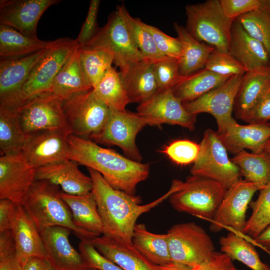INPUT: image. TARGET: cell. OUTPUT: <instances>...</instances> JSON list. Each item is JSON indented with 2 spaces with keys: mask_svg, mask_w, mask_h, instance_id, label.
<instances>
[{
  "mask_svg": "<svg viewBox=\"0 0 270 270\" xmlns=\"http://www.w3.org/2000/svg\"><path fill=\"white\" fill-rule=\"evenodd\" d=\"M136 110L150 126L167 124L178 125L190 131L195 129L197 115L186 110L172 89L158 90L150 98L139 104Z\"/></svg>",
  "mask_w": 270,
  "mask_h": 270,
  "instance_id": "cell-15",
  "label": "cell"
},
{
  "mask_svg": "<svg viewBox=\"0 0 270 270\" xmlns=\"http://www.w3.org/2000/svg\"><path fill=\"white\" fill-rule=\"evenodd\" d=\"M265 185L240 180L228 188L214 218L210 230L213 232L225 228L243 235L246 213L254 194Z\"/></svg>",
  "mask_w": 270,
  "mask_h": 270,
  "instance_id": "cell-12",
  "label": "cell"
},
{
  "mask_svg": "<svg viewBox=\"0 0 270 270\" xmlns=\"http://www.w3.org/2000/svg\"><path fill=\"white\" fill-rule=\"evenodd\" d=\"M133 246L153 264L164 266L172 262L167 234L151 232L143 224H136L132 236Z\"/></svg>",
  "mask_w": 270,
  "mask_h": 270,
  "instance_id": "cell-33",
  "label": "cell"
},
{
  "mask_svg": "<svg viewBox=\"0 0 270 270\" xmlns=\"http://www.w3.org/2000/svg\"><path fill=\"white\" fill-rule=\"evenodd\" d=\"M228 52L247 71L270 65V56L265 47L236 20L232 27Z\"/></svg>",
  "mask_w": 270,
  "mask_h": 270,
  "instance_id": "cell-24",
  "label": "cell"
},
{
  "mask_svg": "<svg viewBox=\"0 0 270 270\" xmlns=\"http://www.w3.org/2000/svg\"><path fill=\"white\" fill-rule=\"evenodd\" d=\"M68 159L100 172L113 188L136 195V188L150 174L148 163L124 157L92 140L72 134L68 136Z\"/></svg>",
  "mask_w": 270,
  "mask_h": 270,
  "instance_id": "cell-2",
  "label": "cell"
},
{
  "mask_svg": "<svg viewBox=\"0 0 270 270\" xmlns=\"http://www.w3.org/2000/svg\"><path fill=\"white\" fill-rule=\"evenodd\" d=\"M220 2L225 16L234 20L261 6V0H220Z\"/></svg>",
  "mask_w": 270,
  "mask_h": 270,
  "instance_id": "cell-49",
  "label": "cell"
},
{
  "mask_svg": "<svg viewBox=\"0 0 270 270\" xmlns=\"http://www.w3.org/2000/svg\"><path fill=\"white\" fill-rule=\"evenodd\" d=\"M200 150V144L188 140H179L167 145L162 152L176 164L186 165L196 160Z\"/></svg>",
  "mask_w": 270,
  "mask_h": 270,
  "instance_id": "cell-44",
  "label": "cell"
},
{
  "mask_svg": "<svg viewBox=\"0 0 270 270\" xmlns=\"http://www.w3.org/2000/svg\"><path fill=\"white\" fill-rule=\"evenodd\" d=\"M270 87V65L248 70L236 98V118L242 120Z\"/></svg>",
  "mask_w": 270,
  "mask_h": 270,
  "instance_id": "cell-26",
  "label": "cell"
},
{
  "mask_svg": "<svg viewBox=\"0 0 270 270\" xmlns=\"http://www.w3.org/2000/svg\"><path fill=\"white\" fill-rule=\"evenodd\" d=\"M84 270H98L95 269V268H86Z\"/></svg>",
  "mask_w": 270,
  "mask_h": 270,
  "instance_id": "cell-58",
  "label": "cell"
},
{
  "mask_svg": "<svg viewBox=\"0 0 270 270\" xmlns=\"http://www.w3.org/2000/svg\"><path fill=\"white\" fill-rule=\"evenodd\" d=\"M248 124H265L270 120V87L242 120Z\"/></svg>",
  "mask_w": 270,
  "mask_h": 270,
  "instance_id": "cell-50",
  "label": "cell"
},
{
  "mask_svg": "<svg viewBox=\"0 0 270 270\" xmlns=\"http://www.w3.org/2000/svg\"><path fill=\"white\" fill-rule=\"evenodd\" d=\"M50 48L20 58L0 60V108L16 110L22 86Z\"/></svg>",
  "mask_w": 270,
  "mask_h": 270,
  "instance_id": "cell-18",
  "label": "cell"
},
{
  "mask_svg": "<svg viewBox=\"0 0 270 270\" xmlns=\"http://www.w3.org/2000/svg\"><path fill=\"white\" fill-rule=\"evenodd\" d=\"M204 68L222 76L244 74L247 72L245 67L229 52H222L216 49L210 54Z\"/></svg>",
  "mask_w": 270,
  "mask_h": 270,
  "instance_id": "cell-43",
  "label": "cell"
},
{
  "mask_svg": "<svg viewBox=\"0 0 270 270\" xmlns=\"http://www.w3.org/2000/svg\"><path fill=\"white\" fill-rule=\"evenodd\" d=\"M59 194L70 208L76 227L96 236L103 234L102 222L92 192L84 195H73L60 191Z\"/></svg>",
  "mask_w": 270,
  "mask_h": 270,
  "instance_id": "cell-28",
  "label": "cell"
},
{
  "mask_svg": "<svg viewBox=\"0 0 270 270\" xmlns=\"http://www.w3.org/2000/svg\"><path fill=\"white\" fill-rule=\"evenodd\" d=\"M78 55L84 78L93 89L107 70L112 66L113 57L102 49L85 46L79 47Z\"/></svg>",
  "mask_w": 270,
  "mask_h": 270,
  "instance_id": "cell-39",
  "label": "cell"
},
{
  "mask_svg": "<svg viewBox=\"0 0 270 270\" xmlns=\"http://www.w3.org/2000/svg\"><path fill=\"white\" fill-rule=\"evenodd\" d=\"M69 130H47L28 136L21 153L27 162L37 168L68 159Z\"/></svg>",
  "mask_w": 270,
  "mask_h": 270,
  "instance_id": "cell-16",
  "label": "cell"
},
{
  "mask_svg": "<svg viewBox=\"0 0 270 270\" xmlns=\"http://www.w3.org/2000/svg\"><path fill=\"white\" fill-rule=\"evenodd\" d=\"M147 125L146 120L137 112L110 108L104 128L92 140L96 144L117 146L129 158L141 162L142 156L136 139L138 134Z\"/></svg>",
  "mask_w": 270,
  "mask_h": 270,
  "instance_id": "cell-11",
  "label": "cell"
},
{
  "mask_svg": "<svg viewBox=\"0 0 270 270\" xmlns=\"http://www.w3.org/2000/svg\"><path fill=\"white\" fill-rule=\"evenodd\" d=\"M77 46L55 77L50 94L63 102L72 96L92 90L84 75Z\"/></svg>",
  "mask_w": 270,
  "mask_h": 270,
  "instance_id": "cell-27",
  "label": "cell"
},
{
  "mask_svg": "<svg viewBox=\"0 0 270 270\" xmlns=\"http://www.w3.org/2000/svg\"><path fill=\"white\" fill-rule=\"evenodd\" d=\"M78 249L86 268H92L98 270H124L101 254L88 239L80 240Z\"/></svg>",
  "mask_w": 270,
  "mask_h": 270,
  "instance_id": "cell-46",
  "label": "cell"
},
{
  "mask_svg": "<svg viewBox=\"0 0 270 270\" xmlns=\"http://www.w3.org/2000/svg\"><path fill=\"white\" fill-rule=\"evenodd\" d=\"M85 46L109 52L122 75L144 59L117 10L110 15L106 24L100 28L96 36Z\"/></svg>",
  "mask_w": 270,
  "mask_h": 270,
  "instance_id": "cell-10",
  "label": "cell"
},
{
  "mask_svg": "<svg viewBox=\"0 0 270 270\" xmlns=\"http://www.w3.org/2000/svg\"><path fill=\"white\" fill-rule=\"evenodd\" d=\"M77 46L75 40L70 38L54 40L52 46L22 86L16 99V110L36 97L50 94L55 77Z\"/></svg>",
  "mask_w": 270,
  "mask_h": 270,
  "instance_id": "cell-6",
  "label": "cell"
},
{
  "mask_svg": "<svg viewBox=\"0 0 270 270\" xmlns=\"http://www.w3.org/2000/svg\"><path fill=\"white\" fill-rule=\"evenodd\" d=\"M184 26L197 40L222 52H228L230 33L234 20L226 17L220 0L186 5Z\"/></svg>",
  "mask_w": 270,
  "mask_h": 270,
  "instance_id": "cell-5",
  "label": "cell"
},
{
  "mask_svg": "<svg viewBox=\"0 0 270 270\" xmlns=\"http://www.w3.org/2000/svg\"><path fill=\"white\" fill-rule=\"evenodd\" d=\"M54 41L26 36L11 27L0 24V60L22 58L50 48Z\"/></svg>",
  "mask_w": 270,
  "mask_h": 270,
  "instance_id": "cell-32",
  "label": "cell"
},
{
  "mask_svg": "<svg viewBox=\"0 0 270 270\" xmlns=\"http://www.w3.org/2000/svg\"><path fill=\"white\" fill-rule=\"evenodd\" d=\"M58 188L46 180H36L23 200L22 205L39 232L47 227L60 226L70 228L80 240L96 236L76 226L70 208L60 196Z\"/></svg>",
  "mask_w": 270,
  "mask_h": 270,
  "instance_id": "cell-3",
  "label": "cell"
},
{
  "mask_svg": "<svg viewBox=\"0 0 270 270\" xmlns=\"http://www.w3.org/2000/svg\"><path fill=\"white\" fill-rule=\"evenodd\" d=\"M74 161H64L42 166L36 169V180H46L60 186L62 192L73 195L90 192L92 182L90 176L82 173Z\"/></svg>",
  "mask_w": 270,
  "mask_h": 270,
  "instance_id": "cell-22",
  "label": "cell"
},
{
  "mask_svg": "<svg viewBox=\"0 0 270 270\" xmlns=\"http://www.w3.org/2000/svg\"><path fill=\"white\" fill-rule=\"evenodd\" d=\"M216 133L227 150L235 154L245 149L260 154L270 138V122L242 125L236 122Z\"/></svg>",
  "mask_w": 270,
  "mask_h": 270,
  "instance_id": "cell-21",
  "label": "cell"
},
{
  "mask_svg": "<svg viewBox=\"0 0 270 270\" xmlns=\"http://www.w3.org/2000/svg\"><path fill=\"white\" fill-rule=\"evenodd\" d=\"M62 106L71 133L90 140L102 131L110 110L92 90L75 94L64 100Z\"/></svg>",
  "mask_w": 270,
  "mask_h": 270,
  "instance_id": "cell-7",
  "label": "cell"
},
{
  "mask_svg": "<svg viewBox=\"0 0 270 270\" xmlns=\"http://www.w3.org/2000/svg\"><path fill=\"white\" fill-rule=\"evenodd\" d=\"M166 234L172 262L194 268L215 251L210 237L194 222L176 224Z\"/></svg>",
  "mask_w": 270,
  "mask_h": 270,
  "instance_id": "cell-9",
  "label": "cell"
},
{
  "mask_svg": "<svg viewBox=\"0 0 270 270\" xmlns=\"http://www.w3.org/2000/svg\"><path fill=\"white\" fill-rule=\"evenodd\" d=\"M252 240L256 244L262 247L270 253V225Z\"/></svg>",
  "mask_w": 270,
  "mask_h": 270,
  "instance_id": "cell-54",
  "label": "cell"
},
{
  "mask_svg": "<svg viewBox=\"0 0 270 270\" xmlns=\"http://www.w3.org/2000/svg\"><path fill=\"white\" fill-rule=\"evenodd\" d=\"M192 268H190L186 266L178 264L174 262L164 266V270H192Z\"/></svg>",
  "mask_w": 270,
  "mask_h": 270,
  "instance_id": "cell-55",
  "label": "cell"
},
{
  "mask_svg": "<svg viewBox=\"0 0 270 270\" xmlns=\"http://www.w3.org/2000/svg\"><path fill=\"white\" fill-rule=\"evenodd\" d=\"M72 230L66 227L54 226L40 232L48 258L61 270H84L83 258L71 245L68 236Z\"/></svg>",
  "mask_w": 270,
  "mask_h": 270,
  "instance_id": "cell-20",
  "label": "cell"
},
{
  "mask_svg": "<svg viewBox=\"0 0 270 270\" xmlns=\"http://www.w3.org/2000/svg\"><path fill=\"white\" fill-rule=\"evenodd\" d=\"M219 244L222 252L232 260H238L252 270H270L269 266L260 260L253 244L242 234L232 231L220 238Z\"/></svg>",
  "mask_w": 270,
  "mask_h": 270,
  "instance_id": "cell-34",
  "label": "cell"
},
{
  "mask_svg": "<svg viewBox=\"0 0 270 270\" xmlns=\"http://www.w3.org/2000/svg\"><path fill=\"white\" fill-rule=\"evenodd\" d=\"M36 168L30 166L21 152L0 157V199L22 205L36 180Z\"/></svg>",
  "mask_w": 270,
  "mask_h": 270,
  "instance_id": "cell-17",
  "label": "cell"
},
{
  "mask_svg": "<svg viewBox=\"0 0 270 270\" xmlns=\"http://www.w3.org/2000/svg\"><path fill=\"white\" fill-rule=\"evenodd\" d=\"M92 90L111 109L124 111L130 103L120 73L113 66L107 70Z\"/></svg>",
  "mask_w": 270,
  "mask_h": 270,
  "instance_id": "cell-36",
  "label": "cell"
},
{
  "mask_svg": "<svg viewBox=\"0 0 270 270\" xmlns=\"http://www.w3.org/2000/svg\"><path fill=\"white\" fill-rule=\"evenodd\" d=\"M62 104L52 94H42L24 104L18 111L24 134L28 136L47 130H70Z\"/></svg>",
  "mask_w": 270,
  "mask_h": 270,
  "instance_id": "cell-14",
  "label": "cell"
},
{
  "mask_svg": "<svg viewBox=\"0 0 270 270\" xmlns=\"http://www.w3.org/2000/svg\"><path fill=\"white\" fill-rule=\"evenodd\" d=\"M192 270H238L233 260L222 252L214 251L204 262Z\"/></svg>",
  "mask_w": 270,
  "mask_h": 270,
  "instance_id": "cell-51",
  "label": "cell"
},
{
  "mask_svg": "<svg viewBox=\"0 0 270 270\" xmlns=\"http://www.w3.org/2000/svg\"><path fill=\"white\" fill-rule=\"evenodd\" d=\"M244 74L232 76L224 84L198 98L182 103L189 113L196 114L205 112L215 118L218 131L236 120L232 116L236 98Z\"/></svg>",
  "mask_w": 270,
  "mask_h": 270,
  "instance_id": "cell-13",
  "label": "cell"
},
{
  "mask_svg": "<svg viewBox=\"0 0 270 270\" xmlns=\"http://www.w3.org/2000/svg\"><path fill=\"white\" fill-rule=\"evenodd\" d=\"M174 28L182 47V54L178 60L181 76H186L204 68L209 56L215 48L194 38L184 26L178 22L174 23Z\"/></svg>",
  "mask_w": 270,
  "mask_h": 270,
  "instance_id": "cell-30",
  "label": "cell"
},
{
  "mask_svg": "<svg viewBox=\"0 0 270 270\" xmlns=\"http://www.w3.org/2000/svg\"><path fill=\"white\" fill-rule=\"evenodd\" d=\"M100 0H91L85 20L75 41L79 47L86 46L96 36L100 28L98 24V15Z\"/></svg>",
  "mask_w": 270,
  "mask_h": 270,
  "instance_id": "cell-48",
  "label": "cell"
},
{
  "mask_svg": "<svg viewBox=\"0 0 270 270\" xmlns=\"http://www.w3.org/2000/svg\"><path fill=\"white\" fill-rule=\"evenodd\" d=\"M174 180L176 190L169 196L172 206L178 212L211 220L228 189L214 180L198 176L192 175L185 182Z\"/></svg>",
  "mask_w": 270,
  "mask_h": 270,
  "instance_id": "cell-4",
  "label": "cell"
},
{
  "mask_svg": "<svg viewBox=\"0 0 270 270\" xmlns=\"http://www.w3.org/2000/svg\"><path fill=\"white\" fill-rule=\"evenodd\" d=\"M0 270H24L16 256L11 230L0 232Z\"/></svg>",
  "mask_w": 270,
  "mask_h": 270,
  "instance_id": "cell-45",
  "label": "cell"
},
{
  "mask_svg": "<svg viewBox=\"0 0 270 270\" xmlns=\"http://www.w3.org/2000/svg\"><path fill=\"white\" fill-rule=\"evenodd\" d=\"M17 205L10 200L0 199V232L12 230Z\"/></svg>",
  "mask_w": 270,
  "mask_h": 270,
  "instance_id": "cell-52",
  "label": "cell"
},
{
  "mask_svg": "<svg viewBox=\"0 0 270 270\" xmlns=\"http://www.w3.org/2000/svg\"><path fill=\"white\" fill-rule=\"evenodd\" d=\"M58 0H0V24L22 34L38 38V22L44 12Z\"/></svg>",
  "mask_w": 270,
  "mask_h": 270,
  "instance_id": "cell-19",
  "label": "cell"
},
{
  "mask_svg": "<svg viewBox=\"0 0 270 270\" xmlns=\"http://www.w3.org/2000/svg\"><path fill=\"white\" fill-rule=\"evenodd\" d=\"M231 160L246 181L263 185L270 182V156L266 152L254 154L244 150L236 154Z\"/></svg>",
  "mask_w": 270,
  "mask_h": 270,
  "instance_id": "cell-38",
  "label": "cell"
},
{
  "mask_svg": "<svg viewBox=\"0 0 270 270\" xmlns=\"http://www.w3.org/2000/svg\"><path fill=\"white\" fill-rule=\"evenodd\" d=\"M200 146L198 157L190 170L192 175L214 180L227 189L241 180L239 168L229 158L216 132L206 129Z\"/></svg>",
  "mask_w": 270,
  "mask_h": 270,
  "instance_id": "cell-8",
  "label": "cell"
},
{
  "mask_svg": "<svg viewBox=\"0 0 270 270\" xmlns=\"http://www.w3.org/2000/svg\"><path fill=\"white\" fill-rule=\"evenodd\" d=\"M230 76L220 75L204 68L182 77L172 90L182 103L188 102L220 86Z\"/></svg>",
  "mask_w": 270,
  "mask_h": 270,
  "instance_id": "cell-31",
  "label": "cell"
},
{
  "mask_svg": "<svg viewBox=\"0 0 270 270\" xmlns=\"http://www.w3.org/2000/svg\"><path fill=\"white\" fill-rule=\"evenodd\" d=\"M24 270H61L48 258L33 257L29 258L24 265Z\"/></svg>",
  "mask_w": 270,
  "mask_h": 270,
  "instance_id": "cell-53",
  "label": "cell"
},
{
  "mask_svg": "<svg viewBox=\"0 0 270 270\" xmlns=\"http://www.w3.org/2000/svg\"><path fill=\"white\" fill-rule=\"evenodd\" d=\"M158 90L172 89L181 80L178 60L164 56L154 62Z\"/></svg>",
  "mask_w": 270,
  "mask_h": 270,
  "instance_id": "cell-42",
  "label": "cell"
},
{
  "mask_svg": "<svg viewBox=\"0 0 270 270\" xmlns=\"http://www.w3.org/2000/svg\"><path fill=\"white\" fill-rule=\"evenodd\" d=\"M92 182V192L104 227L102 235L129 248H134L132 236L138 218L149 212L170 196V190L159 198L146 204H140L139 196L130 195L111 186L98 172L88 168Z\"/></svg>",
  "mask_w": 270,
  "mask_h": 270,
  "instance_id": "cell-1",
  "label": "cell"
},
{
  "mask_svg": "<svg viewBox=\"0 0 270 270\" xmlns=\"http://www.w3.org/2000/svg\"><path fill=\"white\" fill-rule=\"evenodd\" d=\"M11 230L16 256L24 265L31 258H48L40 233L22 205H17Z\"/></svg>",
  "mask_w": 270,
  "mask_h": 270,
  "instance_id": "cell-23",
  "label": "cell"
},
{
  "mask_svg": "<svg viewBox=\"0 0 270 270\" xmlns=\"http://www.w3.org/2000/svg\"><path fill=\"white\" fill-rule=\"evenodd\" d=\"M236 20L250 36L263 44L270 56V13L259 8Z\"/></svg>",
  "mask_w": 270,
  "mask_h": 270,
  "instance_id": "cell-41",
  "label": "cell"
},
{
  "mask_svg": "<svg viewBox=\"0 0 270 270\" xmlns=\"http://www.w3.org/2000/svg\"><path fill=\"white\" fill-rule=\"evenodd\" d=\"M260 8L270 13V0H261Z\"/></svg>",
  "mask_w": 270,
  "mask_h": 270,
  "instance_id": "cell-56",
  "label": "cell"
},
{
  "mask_svg": "<svg viewBox=\"0 0 270 270\" xmlns=\"http://www.w3.org/2000/svg\"><path fill=\"white\" fill-rule=\"evenodd\" d=\"M134 44L144 59L155 62L164 56L159 52L146 24L138 18L132 17L124 4L116 7Z\"/></svg>",
  "mask_w": 270,
  "mask_h": 270,
  "instance_id": "cell-37",
  "label": "cell"
},
{
  "mask_svg": "<svg viewBox=\"0 0 270 270\" xmlns=\"http://www.w3.org/2000/svg\"><path fill=\"white\" fill-rule=\"evenodd\" d=\"M249 206L252 213L246 222L243 235L252 240L270 225V182L260 190L256 200L251 201Z\"/></svg>",
  "mask_w": 270,
  "mask_h": 270,
  "instance_id": "cell-40",
  "label": "cell"
},
{
  "mask_svg": "<svg viewBox=\"0 0 270 270\" xmlns=\"http://www.w3.org/2000/svg\"><path fill=\"white\" fill-rule=\"evenodd\" d=\"M27 136L16 110L0 108V149L2 155L21 152Z\"/></svg>",
  "mask_w": 270,
  "mask_h": 270,
  "instance_id": "cell-35",
  "label": "cell"
},
{
  "mask_svg": "<svg viewBox=\"0 0 270 270\" xmlns=\"http://www.w3.org/2000/svg\"><path fill=\"white\" fill-rule=\"evenodd\" d=\"M146 26L161 54L179 60L182 54V47L178 38L170 36L153 26L146 24Z\"/></svg>",
  "mask_w": 270,
  "mask_h": 270,
  "instance_id": "cell-47",
  "label": "cell"
},
{
  "mask_svg": "<svg viewBox=\"0 0 270 270\" xmlns=\"http://www.w3.org/2000/svg\"><path fill=\"white\" fill-rule=\"evenodd\" d=\"M121 76L130 103L144 102L158 90L152 60H142Z\"/></svg>",
  "mask_w": 270,
  "mask_h": 270,
  "instance_id": "cell-29",
  "label": "cell"
},
{
  "mask_svg": "<svg viewBox=\"0 0 270 270\" xmlns=\"http://www.w3.org/2000/svg\"><path fill=\"white\" fill-rule=\"evenodd\" d=\"M264 152H266L270 156V138L266 142L264 146Z\"/></svg>",
  "mask_w": 270,
  "mask_h": 270,
  "instance_id": "cell-57",
  "label": "cell"
},
{
  "mask_svg": "<svg viewBox=\"0 0 270 270\" xmlns=\"http://www.w3.org/2000/svg\"><path fill=\"white\" fill-rule=\"evenodd\" d=\"M88 240L101 254L124 270H164V266L153 264L134 247H128L104 235Z\"/></svg>",
  "mask_w": 270,
  "mask_h": 270,
  "instance_id": "cell-25",
  "label": "cell"
}]
</instances>
